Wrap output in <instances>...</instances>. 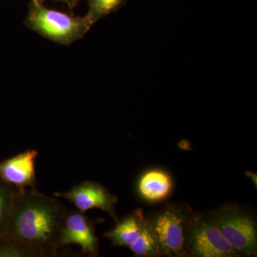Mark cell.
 Listing matches in <instances>:
<instances>
[{
	"instance_id": "6da1fadb",
	"label": "cell",
	"mask_w": 257,
	"mask_h": 257,
	"mask_svg": "<svg viewBox=\"0 0 257 257\" xmlns=\"http://www.w3.org/2000/svg\"><path fill=\"white\" fill-rule=\"evenodd\" d=\"M68 211L57 197H47L37 189L20 190L5 237L28 256H57Z\"/></svg>"
},
{
	"instance_id": "7a4b0ae2",
	"label": "cell",
	"mask_w": 257,
	"mask_h": 257,
	"mask_svg": "<svg viewBox=\"0 0 257 257\" xmlns=\"http://www.w3.org/2000/svg\"><path fill=\"white\" fill-rule=\"evenodd\" d=\"M25 24L42 36L64 45L82 38L92 27L85 16L74 18L49 9L37 0H31Z\"/></svg>"
},
{
	"instance_id": "3957f363",
	"label": "cell",
	"mask_w": 257,
	"mask_h": 257,
	"mask_svg": "<svg viewBox=\"0 0 257 257\" xmlns=\"http://www.w3.org/2000/svg\"><path fill=\"white\" fill-rule=\"evenodd\" d=\"M210 218L239 254L256 256V225L247 211L237 205L228 204L214 211Z\"/></svg>"
},
{
	"instance_id": "277c9868",
	"label": "cell",
	"mask_w": 257,
	"mask_h": 257,
	"mask_svg": "<svg viewBox=\"0 0 257 257\" xmlns=\"http://www.w3.org/2000/svg\"><path fill=\"white\" fill-rule=\"evenodd\" d=\"M160 248V255L184 256L189 219L179 207L168 206L146 219Z\"/></svg>"
},
{
	"instance_id": "5b68a950",
	"label": "cell",
	"mask_w": 257,
	"mask_h": 257,
	"mask_svg": "<svg viewBox=\"0 0 257 257\" xmlns=\"http://www.w3.org/2000/svg\"><path fill=\"white\" fill-rule=\"evenodd\" d=\"M186 248L190 254L197 257L240 256L210 217H195L189 221Z\"/></svg>"
},
{
	"instance_id": "8992f818",
	"label": "cell",
	"mask_w": 257,
	"mask_h": 257,
	"mask_svg": "<svg viewBox=\"0 0 257 257\" xmlns=\"http://www.w3.org/2000/svg\"><path fill=\"white\" fill-rule=\"evenodd\" d=\"M54 195L72 202L77 210L82 212L89 209H100L117 221L115 214L117 197L101 184L87 181L74 186L68 192H55Z\"/></svg>"
},
{
	"instance_id": "52a82bcc",
	"label": "cell",
	"mask_w": 257,
	"mask_h": 257,
	"mask_svg": "<svg viewBox=\"0 0 257 257\" xmlns=\"http://www.w3.org/2000/svg\"><path fill=\"white\" fill-rule=\"evenodd\" d=\"M60 244L62 248L69 244L79 245L86 254L97 256L98 239L93 221L82 211L69 210L64 221Z\"/></svg>"
},
{
	"instance_id": "ba28073f",
	"label": "cell",
	"mask_w": 257,
	"mask_h": 257,
	"mask_svg": "<svg viewBox=\"0 0 257 257\" xmlns=\"http://www.w3.org/2000/svg\"><path fill=\"white\" fill-rule=\"evenodd\" d=\"M38 155L37 150H29L0 162V179L20 190L36 189L35 162Z\"/></svg>"
},
{
	"instance_id": "9c48e42d",
	"label": "cell",
	"mask_w": 257,
	"mask_h": 257,
	"mask_svg": "<svg viewBox=\"0 0 257 257\" xmlns=\"http://www.w3.org/2000/svg\"><path fill=\"white\" fill-rule=\"evenodd\" d=\"M139 194L148 202H160L166 199L171 193L172 182L170 176L164 171H147L139 179Z\"/></svg>"
},
{
	"instance_id": "30bf717a",
	"label": "cell",
	"mask_w": 257,
	"mask_h": 257,
	"mask_svg": "<svg viewBox=\"0 0 257 257\" xmlns=\"http://www.w3.org/2000/svg\"><path fill=\"white\" fill-rule=\"evenodd\" d=\"M144 221L142 211H136L117 222L115 227L104 233V236L110 239L115 246L130 247L140 236Z\"/></svg>"
},
{
	"instance_id": "8fae6325",
	"label": "cell",
	"mask_w": 257,
	"mask_h": 257,
	"mask_svg": "<svg viewBox=\"0 0 257 257\" xmlns=\"http://www.w3.org/2000/svg\"><path fill=\"white\" fill-rule=\"evenodd\" d=\"M20 190L0 179V239L6 234L15 199Z\"/></svg>"
},
{
	"instance_id": "7c38bea8",
	"label": "cell",
	"mask_w": 257,
	"mask_h": 257,
	"mask_svg": "<svg viewBox=\"0 0 257 257\" xmlns=\"http://www.w3.org/2000/svg\"><path fill=\"white\" fill-rule=\"evenodd\" d=\"M138 256H160L158 243L151 229L147 224L146 219L144 221L143 229L140 236L133 245L128 247Z\"/></svg>"
},
{
	"instance_id": "4fadbf2b",
	"label": "cell",
	"mask_w": 257,
	"mask_h": 257,
	"mask_svg": "<svg viewBox=\"0 0 257 257\" xmlns=\"http://www.w3.org/2000/svg\"><path fill=\"white\" fill-rule=\"evenodd\" d=\"M87 2L89 10L85 18L93 26L98 20L119 8L124 0H87Z\"/></svg>"
},
{
	"instance_id": "5bb4252c",
	"label": "cell",
	"mask_w": 257,
	"mask_h": 257,
	"mask_svg": "<svg viewBox=\"0 0 257 257\" xmlns=\"http://www.w3.org/2000/svg\"><path fill=\"white\" fill-rule=\"evenodd\" d=\"M77 2H78V0H68V6L69 7V8H74V6H75L76 4H77Z\"/></svg>"
},
{
	"instance_id": "9a60e30c",
	"label": "cell",
	"mask_w": 257,
	"mask_h": 257,
	"mask_svg": "<svg viewBox=\"0 0 257 257\" xmlns=\"http://www.w3.org/2000/svg\"><path fill=\"white\" fill-rule=\"evenodd\" d=\"M37 1L40 2V3H42V1H43V0H37ZM58 1L63 2V3H65L66 4L68 5V0H58Z\"/></svg>"
}]
</instances>
